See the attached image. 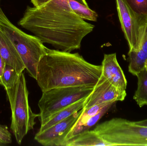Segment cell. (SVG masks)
<instances>
[{"mask_svg":"<svg viewBox=\"0 0 147 146\" xmlns=\"http://www.w3.org/2000/svg\"><path fill=\"white\" fill-rule=\"evenodd\" d=\"M18 24L44 43L69 52L80 49L83 39L95 27L74 12L68 0H49L38 7L28 6Z\"/></svg>","mask_w":147,"mask_h":146,"instance_id":"6da1fadb","label":"cell"},{"mask_svg":"<svg viewBox=\"0 0 147 146\" xmlns=\"http://www.w3.org/2000/svg\"><path fill=\"white\" fill-rule=\"evenodd\" d=\"M102 65L92 64L78 53L47 49L38 68L37 81L42 92L59 87L95 86Z\"/></svg>","mask_w":147,"mask_h":146,"instance_id":"7a4b0ae2","label":"cell"},{"mask_svg":"<svg viewBox=\"0 0 147 146\" xmlns=\"http://www.w3.org/2000/svg\"><path fill=\"white\" fill-rule=\"evenodd\" d=\"M84 146H147V127L121 118H114L84 132Z\"/></svg>","mask_w":147,"mask_h":146,"instance_id":"3957f363","label":"cell"},{"mask_svg":"<svg viewBox=\"0 0 147 146\" xmlns=\"http://www.w3.org/2000/svg\"><path fill=\"white\" fill-rule=\"evenodd\" d=\"M0 30L17 50L29 76L36 80L39 63L48 48L38 37L26 33L13 25L1 7Z\"/></svg>","mask_w":147,"mask_h":146,"instance_id":"277c9868","label":"cell"},{"mask_svg":"<svg viewBox=\"0 0 147 146\" xmlns=\"http://www.w3.org/2000/svg\"><path fill=\"white\" fill-rule=\"evenodd\" d=\"M11 107L10 129L17 143L20 145L28 132L33 129L35 120L39 115L33 112L28 103V91L24 73L12 88L5 90Z\"/></svg>","mask_w":147,"mask_h":146,"instance_id":"5b68a950","label":"cell"},{"mask_svg":"<svg viewBox=\"0 0 147 146\" xmlns=\"http://www.w3.org/2000/svg\"><path fill=\"white\" fill-rule=\"evenodd\" d=\"M93 88L92 86L59 87L42 92L38 103L41 126L59 111L86 98Z\"/></svg>","mask_w":147,"mask_h":146,"instance_id":"8992f818","label":"cell"},{"mask_svg":"<svg viewBox=\"0 0 147 146\" xmlns=\"http://www.w3.org/2000/svg\"><path fill=\"white\" fill-rule=\"evenodd\" d=\"M117 9L122 29L128 44L129 51L140 49L147 21L137 16L124 0H116Z\"/></svg>","mask_w":147,"mask_h":146,"instance_id":"52a82bcc","label":"cell"},{"mask_svg":"<svg viewBox=\"0 0 147 146\" xmlns=\"http://www.w3.org/2000/svg\"><path fill=\"white\" fill-rule=\"evenodd\" d=\"M82 112V109L49 128L39 131L34 139L40 144L45 146H65V139Z\"/></svg>","mask_w":147,"mask_h":146,"instance_id":"ba28073f","label":"cell"},{"mask_svg":"<svg viewBox=\"0 0 147 146\" xmlns=\"http://www.w3.org/2000/svg\"><path fill=\"white\" fill-rule=\"evenodd\" d=\"M126 96V91L117 88L101 75L92 92L86 97L84 108L86 109L104 103L123 101Z\"/></svg>","mask_w":147,"mask_h":146,"instance_id":"9c48e42d","label":"cell"},{"mask_svg":"<svg viewBox=\"0 0 147 146\" xmlns=\"http://www.w3.org/2000/svg\"><path fill=\"white\" fill-rule=\"evenodd\" d=\"M101 65L102 75L117 88L126 91L127 82L124 73L117 61L116 54H105Z\"/></svg>","mask_w":147,"mask_h":146,"instance_id":"30bf717a","label":"cell"},{"mask_svg":"<svg viewBox=\"0 0 147 146\" xmlns=\"http://www.w3.org/2000/svg\"><path fill=\"white\" fill-rule=\"evenodd\" d=\"M0 54L6 64L21 74L26 69L17 50L7 37L0 30Z\"/></svg>","mask_w":147,"mask_h":146,"instance_id":"8fae6325","label":"cell"},{"mask_svg":"<svg viewBox=\"0 0 147 146\" xmlns=\"http://www.w3.org/2000/svg\"><path fill=\"white\" fill-rule=\"evenodd\" d=\"M129 73L136 76L145 68L147 59V25L140 49L137 51H129Z\"/></svg>","mask_w":147,"mask_h":146,"instance_id":"7c38bea8","label":"cell"},{"mask_svg":"<svg viewBox=\"0 0 147 146\" xmlns=\"http://www.w3.org/2000/svg\"><path fill=\"white\" fill-rule=\"evenodd\" d=\"M86 98L76 102L54 114L45 124L41 126L39 131L42 132L44 131L57 124L58 123L66 119L72 115L75 112L81 110L84 108V104Z\"/></svg>","mask_w":147,"mask_h":146,"instance_id":"4fadbf2b","label":"cell"},{"mask_svg":"<svg viewBox=\"0 0 147 146\" xmlns=\"http://www.w3.org/2000/svg\"><path fill=\"white\" fill-rule=\"evenodd\" d=\"M115 102H111L106 105L98 114L89 118L81 126L74 130H70L66 135L65 139V146L69 141L72 139L80 134L89 130L92 127L95 125L101 118L106 114Z\"/></svg>","mask_w":147,"mask_h":146,"instance_id":"5bb4252c","label":"cell"},{"mask_svg":"<svg viewBox=\"0 0 147 146\" xmlns=\"http://www.w3.org/2000/svg\"><path fill=\"white\" fill-rule=\"evenodd\" d=\"M69 5L74 12L84 20L96 21L98 15L90 8L86 0H68Z\"/></svg>","mask_w":147,"mask_h":146,"instance_id":"9a60e30c","label":"cell"},{"mask_svg":"<svg viewBox=\"0 0 147 146\" xmlns=\"http://www.w3.org/2000/svg\"><path fill=\"white\" fill-rule=\"evenodd\" d=\"M138 79L137 90L134 99L140 107L147 105V70L146 68L136 75Z\"/></svg>","mask_w":147,"mask_h":146,"instance_id":"2e32d148","label":"cell"},{"mask_svg":"<svg viewBox=\"0 0 147 146\" xmlns=\"http://www.w3.org/2000/svg\"><path fill=\"white\" fill-rule=\"evenodd\" d=\"M111 102H109V103H104L101 104L96 105L86 109L83 108L82 109V112L80 116L76 121V123H74L73 127L70 130H74L80 127L85 122H86L89 118L98 114L106 105Z\"/></svg>","mask_w":147,"mask_h":146,"instance_id":"e0dca14e","label":"cell"},{"mask_svg":"<svg viewBox=\"0 0 147 146\" xmlns=\"http://www.w3.org/2000/svg\"><path fill=\"white\" fill-rule=\"evenodd\" d=\"M20 74L13 67L6 64L1 77L2 85L5 90L12 88L19 80Z\"/></svg>","mask_w":147,"mask_h":146,"instance_id":"ac0fdd59","label":"cell"},{"mask_svg":"<svg viewBox=\"0 0 147 146\" xmlns=\"http://www.w3.org/2000/svg\"><path fill=\"white\" fill-rule=\"evenodd\" d=\"M129 8L142 19L147 21V0H124Z\"/></svg>","mask_w":147,"mask_h":146,"instance_id":"d6986e66","label":"cell"},{"mask_svg":"<svg viewBox=\"0 0 147 146\" xmlns=\"http://www.w3.org/2000/svg\"><path fill=\"white\" fill-rule=\"evenodd\" d=\"M12 142L11 135L5 125L0 124V145H7Z\"/></svg>","mask_w":147,"mask_h":146,"instance_id":"ffe728a7","label":"cell"},{"mask_svg":"<svg viewBox=\"0 0 147 146\" xmlns=\"http://www.w3.org/2000/svg\"><path fill=\"white\" fill-rule=\"evenodd\" d=\"M5 64L6 63L0 54V85H2L1 77Z\"/></svg>","mask_w":147,"mask_h":146,"instance_id":"44dd1931","label":"cell"},{"mask_svg":"<svg viewBox=\"0 0 147 146\" xmlns=\"http://www.w3.org/2000/svg\"><path fill=\"white\" fill-rule=\"evenodd\" d=\"M49 0H31V2L34 7H38L47 2Z\"/></svg>","mask_w":147,"mask_h":146,"instance_id":"7402d4cb","label":"cell"},{"mask_svg":"<svg viewBox=\"0 0 147 146\" xmlns=\"http://www.w3.org/2000/svg\"><path fill=\"white\" fill-rule=\"evenodd\" d=\"M134 122L136 124L138 125L147 127V119L142 121H139Z\"/></svg>","mask_w":147,"mask_h":146,"instance_id":"603a6c76","label":"cell"},{"mask_svg":"<svg viewBox=\"0 0 147 146\" xmlns=\"http://www.w3.org/2000/svg\"><path fill=\"white\" fill-rule=\"evenodd\" d=\"M145 68H146L147 70V59L146 61V64H145Z\"/></svg>","mask_w":147,"mask_h":146,"instance_id":"cb8c5ba5","label":"cell"},{"mask_svg":"<svg viewBox=\"0 0 147 146\" xmlns=\"http://www.w3.org/2000/svg\"><path fill=\"white\" fill-rule=\"evenodd\" d=\"M0 3H1V0H0Z\"/></svg>","mask_w":147,"mask_h":146,"instance_id":"d4e9b609","label":"cell"},{"mask_svg":"<svg viewBox=\"0 0 147 146\" xmlns=\"http://www.w3.org/2000/svg\"><path fill=\"white\" fill-rule=\"evenodd\" d=\"M0 146H1V145H0Z\"/></svg>","mask_w":147,"mask_h":146,"instance_id":"484cf974","label":"cell"}]
</instances>
